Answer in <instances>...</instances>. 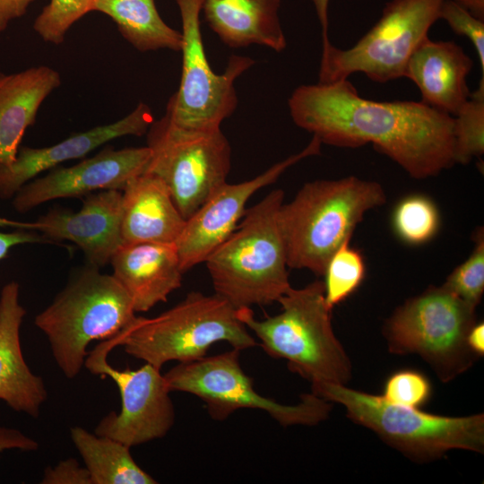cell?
Wrapping results in <instances>:
<instances>
[{
	"label": "cell",
	"instance_id": "cell-1",
	"mask_svg": "<svg viewBox=\"0 0 484 484\" xmlns=\"http://www.w3.org/2000/svg\"><path fill=\"white\" fill-rule=\"evenodd\" d=\"M288 106L295 125L322 144L372 143L413 178L437 176L455 164L454 117L422 101L364 99L344 79L300 85Z\"/></svg>",
	"mask_w": 484,
	"mask_h": 484
},
{
	"label": "cell",
	"instance_id": "cell-2",
	"mask_svg": "<svg viewBox=\"0 0 484 484\" xmlns=\"http://www.w3.org/2000/svg\"><path fill=\"white\" fill-rule=\"evenodd\" d=\"M284 192L274 189L246 209L241 222L204 261L215 294L235 308L265 306L290 288L279 213Z\"/></svg>",
	"mask_w": 484,
	"mask_h": 484
},
{
	"label": "cell",
	"instance_id": "cell-3",
	"mask_svg": "<svg viewBox=\"0 0 484 484\" xmlns=\"http://www.w3.org/2000/svg\"><path fill=\"white\" fill-rule=\"evenodd\" d=\"M385 201L379 183L354 176L306 183L279 213L288 267L324 275L364 215Z\"/></svg>",
	"mask_w": 484,
	"mask_h": 484
},
{
	"label": "cell",
	"instance_id": "cell-4",
	"mask_svg": "<svg viewBox=\"0 0 484 484\" xmlns=\"http://www.w3.org/2000/svg\"><path fill=\"white\" fill-rule=\"evenodd\" d=\"M278 302L281 311L273 316L258 320L250 307H242L238 317L255 333L264 351L287 360L291 372L312 385H345L351 376V363L333 333L324 281L291 287Z\"/></svg>",
	"mask_w": 484,
	"mask_h": 484
},
{
	"label": "cell",
	"instance_id": "cell-5",
	"mask_svg": "<svg viewBox=\"0 0 484 484\" xmlns=\"http://www.w3.org/2000/svg\"><path fill=\"white\" fill-rule=\"evenodd\" d=\"M128 355L161 369L169 361L189 362L218 341L243 350L257 342L238 317V308L216 295L191 291L178 304L151 318L135 319L111 338Z\"/></svg>",
	"mask_w": 484,
	"mask_h": 484
},
{
	"label": "cell",
	"instance_id": "cell-6",
	"mask_svg": "<svg viewBox=\"0 0 484 484\" xmlns=\"http://www.w3.org/2000/svg\"><path fill=\"white\" fill-rule=\"evenodd\" d=\"M132 300L113 275L89 265L35 317L57 367L68 379L84 367L87 347L117 335L136 317Z\"/></svg>",
	"mask_w": 484,
	"mask_h": 484
},
{
	"label": "cell",
	"instance_id": "cell-7",
	"mask_svg": "<svg viewBox=\"0 0 484 484\" xmlns=\"http://www.w3.org/2000/svg\"><path fill=\"white\" fill-rule=\"evenodd\" d=\"M312 393L341 404L351 420L371 429L410 459L428 462L453 449L484 451L483 414L435 415L333 383L314 384Z\"/></svg>",
	"mask_w": 484,
	"mask_h": 484
},
{
	"label": "cell",
	"instance_id": "cell-8",
	"mask_svg": "<svg viewBox=\"0 0 484 484\" xmlns=\"http://www.w3.org/2000/svg\"><path fill=\"white\" fill-rule=\"evenodd\" d=\"M476 307L443 285L429 287L397 308L384 327L390 352L418 354L448 382L471 367L478 358L468 347Z\"/></svg>",
	"mask_w": 484,
	"mask_h": 484
},
{
	"label": "cell",
	"instance_id": "cell-9",
	"mask_svg": "<svg viewBox=\"0 0 484 484\" xmlns=\"http://www.w3.org/2000/svg\"><path fill=\"white\" fill-rule=\"evenodd\" d=\"M443 0H391L378 22L350 48L322 47L320 83L365 73L376 82L403 77L407 62L439 20Z\"/></svg>",
	"mask_w": 484,
	"mask_h": 484
},
{
	"label": "cell",
	"instance_id": "cell-10",
	"mask_svg": "<svg viewBox=\"0 0 484 484\" xmlns=\"http://www.w3.org/2000/svg\"><path fill=\"white\" fill-rule=\"evenodd\" d=\"M151 154L143 173L161 179L186 220L221 185L230 169L231 149L220 128L192 130L165 114L147 131Z\"/></svg>",
	"mask_w": 484,
	"mask_h": 484
},
{
	"label": "cell",
	"instance_id": "cell-11",
	"mask_svg": "<svg viewBox=\"0 0 484 484\" xmlns=\"http://www.w3.org/2000/svg\"><path fill=\"white\" fill-rule=\"evenodd\" d=\"M239 352L233 349L178 363L163 375L168 388L200 398L216 420H223L239 409L266 411L284 427L314 426L329 417L332 402L313 393L302 394L295 405L282 404L258 393L253 379L239 364Z\"/></svg>",
	"mask_w": 484,
	"mask_h": 484
},
{
	"label": "cell",
	"instance_id": "cell-12",
	"mask_svg": "<svg viewBox=\"0 0 484 484\" xmlns=\"http://www.w3.org/2000/svg\"><path fill=\"white\" fill-rule=\"evenodd\" d=\"M176 2L182 22V72L178 89L170 97L165 114L182 128L219 129L237 108L236 79L249 69L255 60L233 55L223 73H215L203 44L201 0Z\"/></svg>",
	"mask_w": 484,
	"mask_h": 484
},
{
	"label": "cell",
	"instance_id": "cell-13",
	"mask_svg": "<svg viewBox=\"0 0 484 484\" xmlns=\"http://www.w3.org/2000/svg\"><path fill=\"white\" fill-rule=\"evenodd\" d=\"M115 348L104 340L89 351L84 367L93 375L110 377L121 396V410L104 416L94 433L117 440L129 447L164 437L175 422L170 391L160 369L145 363L142 367L120 370L108 361Z\"/></svg>",
	"mask_w": 484,
	"mask_h": 484
},
{
	"label": "cell",
	"instance_id": "cell-14",
	"mask_svg": "<svg viewBox=\"0 0 484 484\" xmlns=\"http://www.w3.org/2000/svg\"><path fill=\"white\" fill-rule=\"evenodd\" d=\"M322 143L313 135L298 153L274 164L252 179L224 183L189 217L175 242L184 272L207 257L236 229L249 198L259 189L274 183L290 167L301 160L320 154Z\"/></svg>",
	"mask_w": 484,
	"mask_h": 484
},
{
	"label": "cell",
	"instance_id": "cell-15",
	"mask_svg": "<svg viewBox=\"0 0 484 484\" xmlns=\"http://www.w3.org/2000/svg\"><path fill=\"white\" fill-rule=\"evenodd\" d=\"M148 146L115 150L108 146L94 156L68 168H53L30 180L14 194L13 206L26 212L46 202L88 194L97 190L122 191L143 174L151 158Z\"/></svg>",
	"mask_w": 484,
	"mask_h": 484
},
{
	"label": "cell",
	"instance_id": "cell-16",
	"mask_svg": "<svg viewBox=\"0 0 484 484\" xmlns=\"http://www.w3.org/2000/svg\"><path fill=\"white\" fill-rule=\"evenodd\" d=\"M122 191L100 190L83 201L78 212L53 209L31 223L6 221V226L37 230L49 241L68 240L84 253L89 264L100 268L122 245Z\"/></svg>",
	"mask_w": 484,
	"mask_h": 484
},
{
	"label": "cell",
	"instance_id": "cell-17",
	"mask_svg": "<svg viewBox=\"0 0 484 484\" xmlns=\"http://www.w3.org/2000/svg\"><path fill=\"white\" fill-rule=\"evenodd\" d=\"M152 121L151 108L141 102L127 116L116 122L74 134L54 145L20 147L14 161L0 168V198L12 199L23 185L41 172L56 168L62 162L82 158L112 140L146 134Z\"/></svg>",
	"mask_w": 484,
	"mask_h": 484
},
{
	"label": "cell",
	"instance_id": "cell-18",
	"mask_svg": "<svg viewBox=\"0 0 484 484\" xmlns=\"http://www.w3.org/2000/svg\"><path fill=\"white\" fill-rule=\"evenodd\" d=\"M109 263L135 312H147L166 302L181 286L184 272L175 243L122 244Z\"/></svg>",
	"mask_w": 484,
	"mask_h": 484
},
{
	"label": "cell",
	"instance_id": "cell-19",
	"mask_svg": "<svg viewBox=\"0 0 484 484\" xmlns=\"http://www.w3.org/2000/svg\"><path fill=\"white\" fill-rule=\"evenodd\" d=\"M471 58L454 41L427 37L410 56L403 77L419 88L422 102L454 117L471 95Z\"/></svg>",
	"mask_w": 484,
	"mask_h": 484
},
{
	"label": "cell",
	"instance_id": "cell-20",
	"mask_svg": "<svg viewBox=\"0 0 484 484\" xmlns=\"http://www.w3.org/2000/svg\"><path fill=\"white\" fill-rule=\"evenodd\" d=\"M20 286L6 283L0 293V400L12 410L38 418L48 398L42 377L28 367L22 351L20 329L26 315Z\"/></svg>",
	"mask_w": 484,
	"mask_h": 484
},
{
	"label": "cell",
	"instance_id": "cell-21",
	"mask_svg": "<svg viewBox=\"0 0 484 484\" xmlns=\"http://www.w3.org/2000/svg\"><path fill=\"white\" fill-rule=\"evenodd\" d=\"M185 223L169 188L156 176L143 173L122 190V244L175 243Z\"/></svg>",
	"mask_w": 484,
	"mask_h": 484
},
{
	"label": "cell",
	"instance_id": "cell-22",
	"mask_svg": "<svg viewBox=\"0 0 484 484\" xmlns=\"http://www.w3.org/2000/svg\"><path fill=\"white\" fill-rule=\"evenodd\" d=\"M61 83V74L47 65L13 73L0 72V168L14 161L27 128Z\"/></svg>",
	"mask_w": 484,
	"mask_h": 484
},
{
	"label": "cell",
	"instance_id": "cell-23",
	"mask_svg": "<svg viewBox=\"0 0 484 484\" xmlns=\"http://www.w3.org/2000/svg\"><path fill=\"white\" fill-rule=\"evenodd\" d=\"M281 0H201L210 28L230 48L252 44L275 52L287 47L279 11Z\"/></svg>",
	"mask_w": 484,
	"mask_h": 484
},
{
	"label": "cell",
	"instance_id": "cell-24",
	"mask_svg": "<svg viewBox=\"0 0 484 484\" xmlns=\"http://www.w3.org/2000/svg\"><path fill=\"white\" fill-rule=\"evenodd\" d=\"M93 11L110 17L123 38L141 52L181 51L182 33L162 20L154 0H96Z\"/></svg>",
	"mask_w": 484,
	"mask_h": 484
},
{
	"label": "cell",
	"instance_id": "cell-25",
	"mask_svg": "<svg viewBox=\"0 0 484 484\" xmlns=\"http://www.w3.org/2000/svg\"><path fill=\"white\" fill-rule=\"evenodd\" d=\"M70 436L90 473L91 484L157 483L136 463L131 447L126 445L79 426L70 428Z\"/></svg>",
	"mask_w": 484,
	"mask_h": 484
},
{
	"label": "cell",
	"instance_id": "cell-26",
	"mask_svg": "<svg viewBox=\"0 0 484 484\" xmlns=\"http://www.w3.org/2000/svg\"><path fill=\"white\" fill-rule=\"evenodd\" d=\"M455 164H468L484 153V76L454 117Z\"/></svg>",
	"mask_w": 484,
	"mask_h": 484
},
{
	"label": "cell",
	"instance_id": "cell-27",
	"mask_svg": "<svg viewBox=\"0 0 484 484\" xmlns=\"http://www.w3.org/2000/svg\"><path fill=\"white\" fill-rule=\"evenodd\" d=\"M366 272L360 253L345 241L329 260L324 274V298L329 308L350 297L361 284Z\"/></svg>",
	"mask_w": 484,
	"mask_h": 484
},
{
	"label": "cell",
	"instance_id": "cell-28",
	"mask_svg": "<svg viewBox=\"0 0 484 484\" xmlns=\"http://www.w3.org/2000/svg\"><path fill=\"white\" fill-rule=\"evenodd\" d=\"M393 224L401 239L409 244H422L436 233L439 213L430 199L422 195H412L397 204L393 215Z\"/></svg>",
	"mask_w": 484,
	"mask_h": 484
},
{
	"label": "cell",
	"instance_id": "cell-29",
	"mask_svg": "<svg viewBox=\"0 0 484 484\" xmlns=\"http://www.w3.org/2000/svg\"><path fill=\"white\" fill-rule=\"evenodd\" d=\"M96 0H50L33 23V30L48 43L60 45L70 28L93 12Z\"/></svg>",
	"mask_w": 484,
	"mask_h": 484
},
{
	"label": "cell",
	"instance_id": "cell-30",
	"mask_svg": "<svg viewBox=\"0 0 484 484\" xmlns=\"http://www.w3.org/2000/svg\"><path fill=\"white\" fill-rule=\"evenodd\" d=\"M472 253L456 267L443 284L468 304L477 307L484 291V234L480 229L475 234Z\"/></svg>",
	"mask_w": 484,
	"mask_h": 484
},
{
	"label": "cell",
	"instance_id": "cell-31",
	"mask_svg": "<svg viewBox=\"0 0 484 484\" xmlns=\"http://www.w3.org/2000/svg\"><path fill=\"white\" fill-rule=\"evenodd\" d=\"M430 395L431 385L423 374L403 369L387 378L382 396L398 405L419 408L428 401Z\"/></svg>",
	"mask_w": 484,
	"mask_h": 484
},
{
	"label": "cell",
	"instance_id": "cell-32",
	"mask_svg": "<svg viewBox=\"0 0 484 484\" xmlns=\"http://www.w3.org/2000/svg\"><path fill=\"white\" fill-rule=\"evenodd\" d=\"M439 19L444 20L456 35L471 40L478 55L481 76H484V21L453 0H443Z\"/></svg>",
	"mask_w": 484,
	"mask_h": 484
},
{
	"label": "cell",
	"instance_id": "cell-33",
	"mask_svg": "<svg viewBox=\"0 0 484 484\" xmlns=\"http://www.w3.org/2000/svg\"><path fill=\"white\" fill-rule=\"evenodd\" d=\"M41 484H91L86 467L74 458L60 461L54 467L46 468Z\"/></svg>",
	"mask_w": 484,
	"mask_h": 484
},
{
	"label": "cell",
	"instance_id": "cell-34",
	"mask_svg": "<svg viewBox=\"0 0 484 484\" xmlns=\"http://www.w3.org/2000/svg\"><path fill=\"white\" fill-rule=\"evenodd\" d=\"M39 447V445L36 440L19 429L0 426V453L12 449L33 452Z\"/></svg>",
	"mask_w": 484,
	"mask_h": 484
},
{
	"label": "cell",
	"instance_id": "cell-35",
	"mask_svg": "<svg viewBox=\"0 0 484 484\" xmlns=\"http://www.w3.org/2000/svg\"><path fill=\"white\" fill-rule=\"evenodd\" d=\"M0 227H3V218H0ZM50 242L44 236H39L34 230L23 229L12 231H0V260L6 257L9 251L15 246L28 243Z\"/></svg>",
	"mask_w": 484,
	"mask_h": 484
},
{
	"label": "cell",
	"instance_id": "cell-36",
	"mask_svg": "<svg viewBox=\"0 0 484 484\" xmlns=\"http://www.w3.org/2000/svg\"><path fill=\"white\" fill-rule=\"evenodd\" d=\"M35 0H0V33L4 31L9 24L23 16Z\"/></svg>",
	"mask_w": 484,
	"mask_h": 484
},
{
	"label": "cell",
	"instance_id": "cell-37",
	"mask_svg": "<svg viewBox=\"0 0 484 484\" xmlns=\"http://www.w3.org/2000/svg\"><path fill=\"white\" fill-rule=\"evenodd\" d=\"M467 345L470 350L477 356L480 357L484 354V324L475 323L469 330L467 338Z\"/></svg>",
	"mask_w": 484,
	"mask_h": 484
},
{
	"label": "cell",
	"instance_id": "cell-38",
	"mask_svg": "<svg viewBox=\"0 0 484 484\" xmlns=\"http://www.w3.org/2000/svg\"><path fill=\"white\" fill-rule=\"evenodd\" d=\"M310 1L315 9L320 22L322 29V47L328 45L330 42L328 37V29H329V18H328V9L330 0H308Z\"/></svg>",
	"mask_w": 484,
	"mask_h": 484
},
{
	"label": "cell",
	"instance_id": "cell-39",
	"mask_svg": "<svg viewBox=\"0 0 484 484\" xmlns=\"http://www.w3.org/2000/svg\"><path fill=\"white\" fill-rule=\"evenodd\" d=\"M466 8L477 18L484 21V0H453Z\"/></svg>",
	"mask_w": 484,
	"mask_h": 484
}]
</instances>
